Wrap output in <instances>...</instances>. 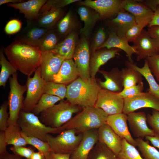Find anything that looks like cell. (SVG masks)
I'll return each mask as SVG.
<instances>
[{
	"instance_id": "1",
	"label": "cell",
	"mask_w": 159,
	"mask_h": 159,
	"mask_svg": "<svg viewBox=\"0 0 159 159\" xmlns=\"http://www.w3.org/2000/svg\"><path fill=\"white\" fill-rule=\"evenodd\" d=\"M5 54L17 70L30 77L39 67L42 52L38 47L15 40L4 48Z\"/></svg>"
},
{
	"instance_id": "2",
	"label": "cell",
	"mask_w": 159,
	"mask_h": 159,
	"mask_svg": "<svg viewBox=\"0 0 159 159\" xmlns=\"http://www.w3.org/2000/svg\"><path fill=\"white\" fill-rule=\"evenodd\" d=\"M67 100L82 109L95 106L101 89L95 78L85 80L80 77L67 85Z\"/></svg>"
},
{
	"instance_id": "3",
	"label": "cell",
	"mask_w": 159,
	"mask_h": 159,
	"mask_svg": "<svg viewBox=\"0 0 159 159\" xmlns=\"http://www.w3.org/2000/svg\"><path fill=\"white\" fill-rule=\"evenodd\" d=\"M108 115L102 109L95 106L82 109L63 126L64 130L75 129L78 134L98 129L106 123Z\"/></svg>"
},
{
	"instance_id": "4",
	"label": "cell",
	"mask_w": 159,
	"mask_h": 159,
	"mask_svg": "<svg viewBox=\"0 0 159 159\" xmlns=\"http://www.w3.org/2000/svg\"><path fill=\"white\" fill-rule=\"evenodd\" d=\"M82 108L73 105L67 100H61L58 104L42 112L39 119L47 126L58 128L69 121L74 114L80 112Z\"/></svg>"
},
{
	"instance_id": "5",
	"label": "cell",
	"mask_w": 159,
	"mask_h": 159,
	"mask_svg": "<svg viewBox=\"0 0 159 159\" xmlns=\"http://www.w3.org/2000/svg\"><path fill=\"white\" fill-rule=\"evenodd\" d=\"M17 124L25 135L36 137L45 142H47V134H59L64 130L63 126L58 128L47 126L32 112H26L22 110L19 113Z\"/></svg>"
},
{
	"instance_id": "6",
	"label": "cell",
	"mask_w": 159,
	"mask_h": 159,
	"mask_svg": "<svg viewBox=\"0 0 159 159\" xmlns=\"http://www.w3.org/2000/svg\"><path fill=\"white\" fill-rule=\"evenodd\" d=\"M83 134H78L74 129L65 130L55 136L46 135L51 151L57 153L71 154L80 143Z\"/></svg>"
},
{
	"instance_id": "7",
	"label": "cell",
	"mask_w": 159,
	"mask_h": 159,
	"mask_svg": "<svg viewBox=\"0 0 159 159\" xmlns=\"http://www.w3.org/2000/svg\"><path fill=\"white\" fill-rule=\"evenodd\" d=\"M9 81L10 91L8 101L9 115L8 125H16L17 124V120L20 111L23 108L24 99L23 95L27 88L26 85H21L19 83L17 73L10 77Z\"/></svg>"
},
{
	"instance_id": "8",
	"label": "cell",
	"mask_w": 159,
	"mask_h": 159,
	"mask_svg": "<svg viewBox=\"0 0 159 159\" xmlns=\"http://www.w3.org/2000/svg\"><path fill=\"white\" fill-rule=\"evenodd\" d=\"M46 82L42 77L38 67L34 72L33 77H28L26 83L27 91L21 110L25 112H31L44 94V90Z\"/></svg>"
},
{
	"instance_id": "9",
	"label": "cell",
	"mask_w": 159,
	"mask_h": 159,
	"mask_svg": "<svg viewBox=\"0 0 159 159\" xmlns=\"http://www.w3.org/2000/svg\"><path fill=\"white\" fill-rule=\"evenodd\" d=\"M124 102V99L118 93L101 89L94 106L109 115L123 112Z\"/></svg>"
},
{
	"instance_id": "10",
	"label": "cell",
	"mask_w": 159,
	"mask_h": 159,
	"mask_svg": "<svg viewBox=\"0 0 159 159\" xmlns=\"http://www.w3.org/2000/svg\"><path fill=\"white\" fill-rule=\"evenodd\" d=\"M73 58L79 77L85 80L91 77L90 72V49L86 38L84 36L77 43Z\"/></svg>"
},
{
	"instance_id": "11",
	"label": "cell",
	"mask_w": 159,
	"mask_h": 159,
	"mask_svg": "<svg viewBox=\"0 0 159 159\" xmlns=\"http://www.w3.org/2000/svg\"><path fill=\"white\" fill-rule=\"evenodd\" d=\"M64 60L53 51L42 52L39 67L42 77L46 82L52 81L54 76L58 73Z\"/></svg>"
},
{
	"instance_id": "12",
	"label": "cell",
	"mask_w": 159,
	"mask_h": 159,
	"mask_svg": "<svg viewBox=\"0 0 159 159\" xmlns=\"http://www.w3.org/2000/svg\"><path fill=\"white\" fill-rule=\"evenodd\" d=\"M124 100L123 112L126 114L142 108H151L159 111V100L148 92Z\"/></svg>"
},
{
	"instance_id": "13",
	"label": "cell",
	"mask_w": 159,
	"mask_h": 159,
	"mask_svg": "<svg viewBox=\"0 0 159 159\" xmlns=\"http://www.w3.org/2000/svg\"><path fill=\"white\" fill-rule=\"evenodd\" d=\"M121 0H85L78 3L93 9L99 14L100 18L105 19L117 15L121 10Z\"/></svg>"
},
{
	"instance_id": "14",
	"label": "cell",
	"mask_w": 159,
	"mask_h": 159,
	"mask_svg": "<svg viewBox=\"0 0 159 159\" xmlns=\"http://www.w3.org/2000/svg\"><path fill=\"white\" fill-rule=\"evenodd\" d=\"M127 115L130 128L135 137L143 138L155 135V133L147 125V115L145 112H134Z\"/></svg>"
},
{
	"instance_id": "15",
	"label": "cell",
	"mask_w": 159,
	"mask_h": 159,
	"mask_svg": "<svg viewBox=\"0 0 159 159\" xmlns=\"http://www.w3.org/2000/svg\"><path fill=\"white\" fill-rule=\"evenodd\" d=\"M136 51V60L139 62L143 59L159 53L153 40L147 30L143 29L133 42Z\"/></svg>"
},
{
	"instance_id": "16",
	"label": "cell",
	"mask_w": 159,
	"mask_h": 159,
	"mask_svg": "<svg viewBox=\"0 0 159 159\" xmlns=\"http://www.w3.org/2000/svg\"><path fill=\"white\" fill-rule=\"evenodd\" d=\"M127 122V114L122 112L108 115L106 123L119 136L136 147L138 146L137 143L129 131Z\"/></svg>"
},
{
	"instance_id": "17",
	"label": "cell",
	"mask_w": 159,
	"mask_h": 159,
	"mask_svg": "<svg viewBox=\"0 0 159 159\" xmlns=\"http://www.w3.org/2000/svg\"><path fill=\"white\" fill-rule=\"evenodd\" d=\"M121 10L127 11L134 17L136 23L144 19L151 20L154 12L142 2V0H122Z\"/></svg>"
},
{
	"instance_id": "18",
	"label": "cell",
	"mask_w": 159,
	"mask_h": 159,
	"mask_svg": "<svg viewBox=\"0 0 159 159\" xmlns=\"http://www.w3.org/2000/svg\"><path fill=\"white\" fill-rule=\"evenodd\" d=\"M79 145L70 154V159H87L95 145L98 141V129H93L83 133Z\"/></svg>"
},
{
	"instance_id": "19",
	"label": "cell",
	"mask_w": 159,
	"mask_h": 159,
	"mask_svg": "<svg viewBox=\"0 0 159 159\" xmlns=\"http://www.w3.org/2000/svg\"><path fill=\"white\" fill-rule=\"evenodd\" d=\"M98 141L105 144L117 156L121 150L122 139L107 123L98 129Z\"/></svg>"
},
{
	"instance_id": "20",
	"label": "cell",
	"mask_w": 159,
	"mask_h": 159,
	"mask_svg": "<svg viewBox=\"0 0 159 159\" xmlns=\"http://www.w3.org/2000/svg\"><path fill=\"white\" fill-rule=\"evenodd\" d=\"M117 15L115 18L109 21V27L118 36L125 37L127 31L136 24L135 19L132 14L122 10Z\"/></svg>"
},
{
	"instance_id": "21",
	"label": "cell",
	"mask_w": 159,
	"mask_h": 159,
	"mask_svg": "<svg viewBox=\"0 0 159 159\" xmlns=\"http://www.w3.org/2000/svg\"><path fill=\"white\" fill-rule=\"evenodd\" d=\"M47 0H29L16 4H6L7 6L19 10L23 14L27 22L35 20L40 15V11Z\"/></svg>"
},
{
	"instance_id": "22",
	"label": "cell",
	"mask_w": 159,
	"mask_h": 159,
	"mask_svg": "<svg viewBox=\"0 0 159 159\" xmlns=\"http://www.w3.org/2000/svg\"><path fill=\"white\" fill-rule=\"evenodd\" d=\"M100 72L105 79L104 81L98 80L99 85L101 89L117 93L122 90L123 86L121 70L115 68L109 72L100 70Z\"/></svg>"
},
{
	"instance_id": "23",
	"label": "cell",
	"mask_w": 159,
	"mask_h": 159,
	"mask_svg": "<svg viewBox=\"0 0 159 159\" xmlns=\"http://www.w3.org/2000/svg\"><path fill=\"white\" fill-rule=\"evenodd\" d=\"M128 42L125 37L119 36L114 32L111 30L109 32L108 39L99 49L106 48L107 49L115 48L122 50L126 54L128 61L133 63L132 56L133 54H136V51L135 47L130 45Z\"/></svg>"
},
{
	"instance_id": "24",
	"label": "cell",
	"mask_w": 159,
	"mask_h": 159,
	"mask_svg": "<svg viewBox=\"0 0 159 159\" xmlns=\"http://www.w3.org/2000/svg\"><path fill=\"white\" fill-rule=\"evenodd\" d=\"M27 22L26 26L18 35L16 40L37 46L41 39L51 29L40 27L33 21Z\"/></svg>"
},
{
	"instance_id": "25",
	"label": "cell",
	"mask_w": 159,
	"mask_h": 159,
	"mask_svg": "<svg viewBox=\"0 0 159 159\" xmlns=\"http://www.w3.org/2000/svg\"><path fill=\"white\" fill-rule=\"evenodd\" d=\"M120 49L112 48L93 52L90 59V77L95 79L100 67L118 54Z\"/></svg>"
},
{
	"instance_id": "26",
	"label": "cell",
	"mask_w": 159,
	"mask_h": 159,
	"mask_svg": "<svg viewBox=\"0 0 159 159\" xmlns=\"http://www.w3.org/2000/svg\"><path fill=\"white\" fill-rule=\"evenodd\" d=\"M79 77L76 65L72 59L64 60L52 81L66 85L71 83Z\"/></svg>"
},
{
	"instance_id": "27",
	"label": "cell",
	"mask_w": 159,
	"mask_h": 159,
	"mask_svg": "<svg viewBox=\"0 0 159 159\" xmlns=\"http://www.w3.org/2000/svg\"><path fill=\"white\" fill-rule=\"evenodd\" d=\"M78 37L73 31L61 41L53 51L64 60L72 59L77 44Z\"/></svg>"
},
{
	"instance_id": "28",
	"label": "cell",
	"mask_w": 159,
	"mask_h": 159,
	"mask_svg": "<svg viewBox=\"0 0 159 159\" xmlns=\"http://www.w3.org/2000/svg\"><path fill=\"white\" fill-rule=\"evenodd\" d=\"M77 12L80 19L84 24L80 33L85 37H88L94 25L100 19V16L96 11H92L88 7L84 6H80Z\"/></svg>"
},
{
	"instance_id": "29",
	"label": "cell",
	"mask_w": 159,
	"mask_h": 159,
	"mask_svg": "<svg viewBox=\"0 0 159 159\" xmlns=\"http://www.w3.org/2000/svg\"><path fill=\"white\" fill-rule=\"evenodd\" d=\"M125 64L127 67L137 70L142 74L148 84L149 88L148 89V92L159 100V84L151 73L147 61L145 59L144 65L141 68L128 61H126Z\"/></svg>"
},
{
	"instance_id": "30",
	"label": "cell",
	"mask_w": 159,
	"mask_h": 159,
	"mask_svg": "<svg viewBox=\"0 0 159 159\" xmlns=\"http://www.w3.org/2000/svg\"><path fill=\"white\" fill-rule=\"evenodd\" d=\"M62 14V9H51L40 14L38 18L33 21L40 27L53 28L60 19Z\"/></svg>"
},
{
	"instance_id": "31",
	"label": "cell",
	"mask_w": 159,
	"mask_h": 159,
	"mask_svg": "<svg viewBox=\"0 0 159 159\" xmlns=\"http://www.w3.org/2000/svg\"><path fill=\"white\" fill-rule=\"evenodd\" d=\"M4 132L8 145H11L15 146H25L28 145L22 136L21 129L18 124L9 125Z\"/></svg>"
},
{
	"instance_id": "32",
	"label": "cell",
	"mask_w": 159,
	"mask_h": 159,
	"mask_svg": "<svg viewBox=\"0 0 159 159\" xmlns=\"http://www.w3.org/2000/svg\"><path fill=\"white\" fill-rule=\"evenodd\" d=\"M61 41L54 28L49 29L39 41L37 46L42 52L54 50Z\"/></svg>"
},
{
	"instance_id": "33",
	"label": "cell",
	"mask_w": 159,
	"mask_h": 159,
	"mask_svg": "<svg viewBox=\"0 0 159 159\" xmlns=\"http://www.w3.org/2000/svg\"><path fill=\"white\" fill-rule=\"evenodd\" d=\"M0 86L4 87L8 79L11 76L17 73V70L12 64L6 59L5 55L4 48L0 50Z\"/></svg>"
},
{
	"instance_id": "34",
	"label": "cell",
	"mask_w": 159,
	"mask_h": 159,
	"mask_svg": "<svg viewBox=\"0 0 159 159\" xmlns=\"http://www.w3.org/2000/svg\"><path fill=\"white\" fill-rule=\"evenodd\" d=\"M123 89L135 86L142 82L143 76L139 72L130 68H125L121 70Z\"/></svg>"
},
{
	"instance_id": "35",
	"label": "cell",
	"mask_w": 159,
	"mask_h": 159,
	"mask_svg": "<svg viewBox=\"0 0 159 159\" xmlns=\"http://www.w3.org/2000/svg\"><path fill=\"white\" fill-rule=\"evenodd\" d=\"M87 159H118L105 144L98 141L90 152Z\"/></svg>"
},
{
	"instance_id": "36",
	"label": "cell",
	"mask_w": 159,
	"mask_h": 159,
	"mask_svg": "<svg viewBox=\"0 0 159 159\" xmlns=\"http://www.w3.org/2000/svg\"><path fill=\"white\" fill-rule=\"evenodd\" d=\"M75 25V22L72 12L69 11L57 23V33L60 37L67 36L73 31Z\"/></svg>"
},
{
	"instance_id": "37",
	"label": "cell",
	"mask_w": 159,
	"mask_h": 159,
	"mask_svg": "<svg viewBox=\"0 0 159 159\" xmlns=\"http://www.w3.org/2000/svg\"><path fill=\"white\" fill-rule=\"evenodd\" d=\"M61 100L57 96L44 94L34 108L32 112L36 115L40 114L42 112L52 107Z\"/></svg>"
},
{
	"instance_id": "38",
	"label": "cell",
	"mask_w": 159,
	"mask_h": 159,
	"mask_svg": "<svg viewBox=\"0 0 159 159\" xmlns=\"http://www.w3.org/2000/svg\"><path fill=\"white\" fill-rule=\"evenodd\" d=\"M135 140L144 159H159V151L150 145L148 141H145L141 138H137Z\"/></svg>"
},
{
	"instance_id": "39",
	"label": "cell",
	"mask_w": 159,
	"mask_h": 159,
	"mask_svg": "<svg viewBox=\"0 0 159 159\" xmlns=\"http://www.w3.org/2000/svg\"><path fill=\"white\" fill-rule=\"evenodd\" d=\"M117 157L118 159H144L135 147L124 138L121 150Z\"/></svg>"
},
{
	"instance_id": "40",
	"label": "cell",
	"mask_w": 159,
	"mask_h": 159,
	"mask_svg": "<svg viewBox=\"0 0 159 159\" xmlns=\"http://www.w3.org/2000/svg\"><path fill=\"white\" fill-rule=\"evenodd\" d=\"M67 91V86L65 85L50 81L46 82L44 94L57 96L62 100L65 97Z\"/></svg>"
},
{
	"instance_id": "41",
	"label": "cell",
	"mask_w": 159,
	"mask_h": 159,
	"mask_svg": "<svg viewBox=\"0 0 159 159\" xmlns=\"http://www.w3.org/2000/svg\"><path fill=\"white\" fill-rule=\"evenodd\" d=\"M80 0H49L41 8L39 14L52 9H62L69 4L78 2Z\"/></svg>"
},
{
	"instance_id": "42",
	"label": "cell",
	"mask_w": 159,
	"mask_h": 159,
	"mask_svg": "<svg viewBox=\"0 0 159 159\" xmlns=\"http://www.w3.org/2000/svg\"><path fill=\"white\" fill-rule=\"evenodd\" d=\"M22 135L28 144L33 146L38 151L43 153L44 155L51 151L50 147L47 142L44 141L36 137L27 136L22 132Z\"/></svg>"
},
{
	"instance_id": "43",
	"label": "cell",
	"mask_w": 159,
	"mask_h": 159,
	"mask_svg": "<svg viewBox=\"0 0 159 159\" xmlns=\"http://www.w3.org/2000/svg\"><path fill=\"white\" fill-rule=\"evenodd\" d=\"M150 21L144 19L132 26L127 32L125 37L128 42H134L143 28L148 25Z\"/></svg>"
},
{
	"instance_id": "44",
	"label": "cell",
	"mask_w": 159,
	"mask_h": 159,
	"mask_svg": "<svg viewBox=\"0 0 159 159\" xmlns=\"http://www.w3.org/2000/svg\"><path fill=\"white\" fill-rule=\"evenodd\" d=\"M144 84L142 82L137 85L125 89H123L120 92L118 93L119 96L125 99L135 97L143 92Z\"/></svg>"
},
{
	"instance_id": "45",
	"label": "cell",
	"mask_w": 159,
	"mask_h": 159,
	"mask_svg": "<svg viewBox=\"0 0 159 159\" xmlns=\"http://www.w3.org/2000/svg\"><path fill=\"white\" fill-rule=\"evenodd\" d=\"M145 59L147 62L151 73L159 84V53Z\"/></svg>"
},
{
	"instance_id": "46",
	"label": "cell",
	"mask_w": 159,
	"mask_h": 159,
	"mask_svg": "<svg viewBox=\"0 0 159 159\" xmlns=\"http://www.w3.org/2000/svg\"><path fill=\"white\" fill-rule=\"evenodd\" d=\"M9 107L8 101H4L0 107V130L5 131L8 126L9 113L7 112Z\"/></svg>"
},
{
	"instance_id": "47",
	"label": "cell",
	"mask_w": 159,
	"mask_h": 159,
	"mask_svg": "<svg viewBox=\"0 0 159 159\" xmlns=\"http://www.w3.org/2000/svg\"><path fill=\"white\" fill-rule=\"evenodd\" d=\"M10 149L15 155L21 157H24L26 159H31L34 152L32 148L24 146H13Z\"/></svg>"
},
{
	"instance_id": "48",
	"label": "cell",
	"mask_w": 159,
	"mask_h": 159,
	"mask_svg": "<svg viewBox=\"0 0 159 159\" xmlns=\"http://www.w3.org/2000/svg\"><path fill=\"white\" fill-rule=\"evenodd\" d=\"M147 121L156 133H159V111L153 109L151 114L147 115Z\"/></svg>"
},
{
	"instance_id": "49",
	"label": "cell",
	"mask_w": 159,
	"mask_h": 159,
	"mask_svg": "<svg viewBox=\"0 0 159 159\" xmlns=\"http://www.w3.org/2000/svg\"><path fill=\"white\" fill-rule=\"evenodd\" d=\"M106 34L103 28L99 29L96 32L94 37L92 46L93 52L95 51L104 44L106 40Z\"/></svg>"
},
{
	"instance_id": "50",
	"label": "cell",
	"mask_w": 159,
	"mask_h": 159,
	"mask_svg": "<svg viewBox=\"0 0 159 159\" xmlns=\"http://www.w3.org/2000/svg\"><path fill=\"white\" fill-rule=\"evenodd\" d=\"M22 23L19 20L13 19L9 21L6 24L4 31L8 34H12L19 32L21 30Z\"/></svg>"
},
{
	"instance_id": "51",
	"label": "cell",
	"mask_w": 159,
	"mask_h": 159,
	"mask_svg": "<svg viewBox=\"0 0 159 159\" xmlns=\"http://www.w3.org/2000/svg\"><path fill=\"white\" fill-rule=\"evenodd\" d=\"M147 31L153 40L159 53V26H154L148 27Z\"/></svg>"
},
{
	"instance_id": "52",
	"label": "cell",
	"mask_w": 159,
	"mask_h": 159,
	"mask_svg": "<svg viewBox=\"0 0 159 159\" xmlns=\"http://www.w3.org/2000/svg\"><path fill=\"white\" fill-rule=\"evenodd\" d=\"M44 156L45 159H70V154L57 153L51 151Z\"/></svg>"
},
{
	"instance_id": "53",
	"label": "cell",
	"mask_w": 159,
	"mask_h": 159,
	"mask_svg": "<svg viewBox=\"0 0 159 159\" xmlns=\"http://www.w3.org/2000/svg\"><path fill=\"white\" fill-rule=\"evenodd\" d=\"M8 145L6 141L4 131L0 132V155L4 154L8 152L6 146Z\"/></svg>"
},
{
	"instance_id": "54",
	"label": "cell",
	"mask_w": 159,
	"mask_h": 159,
	"mask_svg": "<svg viewBox=\"0 0 159 159\" xmlns=\"http://www.w3.org/2000/svg\"><path fill=\"white\" fill-rule=\"evenodd\" d=\"M148 26V27L154 26H159V6L157 7L152 19Z\"/></svg>"
},
{
	"instance_id": "55",
	"label": "cell",
	"mask_w": 159,
	"mask_h": 159,
	"mask_svg": "<svg viewBox=\"0 0 159 159\" xmlns=\"http://www.w3.org/2000/svg\"><path fill=\"white\" fill-rule=\"evenodd\" d=\"M145 139L150 142L155 148L159 149V133H156L153 136H147L145 137Z\"/></svg>"
},
{
	"instance_id": "56",
	"label": "cell",
	"mask_w": 159,
	"mask_h": 159,
	"mask_svg": "<svg viewBox=\"0 0 159 159\" xmlns=\"http://www.w3.org/2000/svg\"><path fill=\"white\" fill-rule=\"evenodd\" d=\"M142 2L154 12L159 6V0H148L142 1Z\"/></svg>"
},
{
	"instance_id": "57",
	"label": "cell",
	"mask_w": 159,
	"mask_h": 159,
	"mask_svg": "<svg viewBox=\"0 0 159 159\" xmlns=\"http://www.w3.org/2000/svg\"><path fill=\"white\" fill-rule=\"evenodd\" d=\"M0 159H22L21 157L9 153L8 152L0 155Z\"/></svg>"
},
{
	"instance_id": "58",
	"label": "cell",
	"mask_w": 159,
	"mask_h": 159,
	"mask_svg": "<svg viewBox=\"0 0 159 159\" xmlns=\"http://www.w3.org/2000/svg\"><path fill=\"white\" fill-rule=\"evenodd\" d=\"M31 159H45V156L43 153L40 152H34L32 155Z\"/></svg>"
},
{
	"instance_id": "59",
	"label": "cell",
	"mask_w": 159,
	"mask_h": 159,
	"mask_svg": "<svg viewBox=\"0 0 159 159\" xmlns=\"http://www.w3.org/2000/svg\"><path fill=\"white\" fill-rule=\"evenodd\" d=\"M25 1L23 0H0V5L3 4H16Z\"/></svg>"
}]
</instances>
